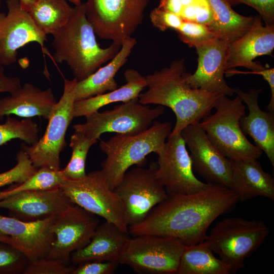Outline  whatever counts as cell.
<instances>
[{
	"mask_svg": "<svg viewBox=\"0 0 274 274\" xmlns=\"http://www.w3.org/2000/svg\"><path fill=\"white\" fill-rule=\"evenodd\" d=\"M37 0H20L22 8L28 12Z\"/></svg>",
	"mask_w": 274,
	"mask_h": 274,
	"instance_id": "46",
	"label": "cell"
},
{
	"mask_svg": "<svg viewBox=\"0 0 274 274\" xmlns=\"http://www.w3.org/2000/svg\"><path fill=\"white\" fill-rule=\"evenodd\" d=\"M17 164L12 168L0 173V188L13 183L20 184L30 177L38 168L21 148L17 154Z\"/></svg>",
	"mask_w": 274,
	"mask_h": 274,
	"instance_id": "34",
	"label": "cell"
},
{
	"mask_svg": "<svg viewBox=\"0 0 274 274\" xmlns=\"http://www.w3.org/2000/svg\"><path fill=\"white\" fill-rule=\"evenodd\" d=\"M212 10L205 0L197 3L194 22L207 26L209 29L214 22Z\"/></svg>",
	"mask_w": 274,
	"mask_h": 274,
	"instance_id": "41",
	"label": "cell"
},
{
	"mask_svg": "<svg viewBox=\"0 0 274 274\" xmlns=\"http://www.w3.org/2000/svg\"><path fill=\"white\" fill-rule=\"evenodd\" d=\"M238 201L229 188L211 184L189 194H167L139 224L128 227L133 236L155 234L175 237L186 246L206 240L207 231L220 216Z\"/></svg>",
	"mask_w": 274,
	"mask_h": 274,
	"instance_id": "1",
	"label": "cell"
},
{
	"mask_svg": "<svg viewBox=\"0 0 274 274\" xmlns=\"http://www.w3.org/2000/svg\"><path fill=\"white\" fill-rule=\"evenodd\" d=\"M52 36L54 60L65 62L78 81L86 79L112 59L121 47L114 42L106 48L99 46L86 18L84 3L73 8L68 21Z\"/></svg>",
	"mask_w": 274,
	"mask_h": 274,
	"instance_id": "3",
	"label": "cell"
},
{
	"mask_svg": "<svg viewBox=\"0 0 274 274\" xmlns=\"http://www.w3.org/2000/svg\"><path fill=\"white\" fill-rule=\"evenodd\" d=\"M214 108L216 112L199 124L222 154L229 159L260 158L262 151L248 140L240 126V119L246 114L241 97L237 95L231 99L221 95Z\"/></svg>",
	"mask_w": 274,
	"mask_h": 274,
	"instance_id": "5",
	"label": "cell"
},
{
	"mask_svg": "<svg viewBox=\"0 0 274 274\" xmlns=\"http://www.w3.org/2000/svg\"><path fill=\"white\" fill-rule=\"evenodd\" d=\"M3 66L0 65V93H12L20 87V80L18 77L6 76Z\"/></svg>",
	"mask_w": 274,
	"mask_h": 274,
	"instance_id": "42",
	"label": "cell"
},
{
	"mask_svg": "<svg viewBox=\"0 0 274 274\" xmlns=\"http://www.w3.org/2000/svg\"><path fill=\"white\" fill-rule=\"evenodd\" d=\"M64 181L60 169L55 170L48 167H40L23 182L0 191V199L20 192L58 188Z\"/></svg>",
	"mask_w": 274,
	"mask_h": 274,
	"instance_id": "31",
	"label": "cell"
},
{
	"mask_svg": "<svg viewBox=\"0 0 274 274\" xmlns=\"http://www.w3.org/2000/svg\"><path fill=\"white\" fill-rule=\"evenodd\" d=\"M230 6L244 4L254 9L266 25H274V0H225Z\"/></svg>",
	"mask_w": 274,
	"mask_h": 274,
	"instance_id": "38",
	"label": "cell"
},
{
	"mask_svg": "<svg viewBox=\"0 0 274 274\" xmlns=\"http://www.w3.org/2000/svg\"><path fill=\"white\" fill-rule=\"evenodd\" d=\"M137 42L129 37L122 42L120 50L109 63L99 67L86 79L78 81L76 101L100 95L118 88L115 79L116 74L125 64Z\"/></svg>",
	"mask_w": 274,
	"mask_h": 274,
	"instance_id": "25",
	"label": "cell"
},
{
	"mask_svg": "<svg viewBox=\"0 0 274 274\" xmlns=\"http://www.w3.org/2000/svg\"><path fill=\"white\" fill-rule=\"evenodd\" d=\"M157 177L167 194H189L206 189L210 184L198 179L180 134L169 135L157 154Z\"/></svg>",
	"mask_w": 274,
	"mask_h": 274,
	"instance_id": "13",
	"label": "cell"
},
{
	"mask_svg": "<svg viewBox=\"0 0 274 274\" xmlns=\"http://www.w3.org/2000/svg\"><path fill=\"white\" fill-rule=\"evenodd\" d=\"M200 0L199 2H200ZM199 2L184 6L180 13V16L183 21H194L196 16L197 4Z\"/></svg>",
	"mask_w": 274,
	"mask_h": 274,
	"instance_id": "44",
	"label": "cell"
},
{
	"mask_svg": "<svg viewBox=\"0 0 274 274\" xmlns=\"http://www.w3.org/2000/svg\"><path fill=\"white\" fill-rule=\"evenodd\" d=\"M39 132L37 124L31 118L19 120L7 116L6 121L0 124V146L14 139L33 145L39 140Z\"/></svg>",
	"mask_w": 274,
	"mask_h": 274,
	"instance_id": "32",
	"label": "cell"
},
{
	"mask_svg": "<svg viewBox=\"0 0 274 274\" xmlns=\"http://www.w3.org/2000/svg\"><path fill=\"white\" fill-rule=\"evenodd\" d=\"M157 167L156 161L147 168L136 166L128 170L113 189L124 205L128 227L142 222L167 196L157 177Z\"/></svg>",
	"mask_w": 274,
	"mask_h": 274,
	"instance_id": "12",
	"label": "cell"
},
{
	"mask_svg": "<svg viewBox=\"0 0 274 274\" xmlns=\"http://www.w3.org/2000/svg\"><path fill=\"white\" fill-rule=\"evenodd\" d=\"M7 14L0 13V65H9L17 60L18 50L36 42L43 46L47 35L36 25L20 0H7Z\"/></svg>",
	"mask_w": 274,
	"mask_h": 274,
	"instance_id": "16",
	"label": "cell"
},
{
	"mask_svg": "<svg viewBox=\"0 0 274 274\" xmlns=\"http://www.w3.org/2000/svg\"><path fill=\"white\" fill-rule=\"evenodd\" d=\"M98 225L96 215L76 204L71 206L54 221L55 239L45 257L68 264L71 254L89 243Z\"/></svg>",
	"mask_w": 274,
	"mask_h": 274,
	"instance_id": "14",
	"label": "cell"
},
{
	"mask_svg": "<svg viewBox=\"0 0 274 274\" xmlns=\"http://www.w3.org/2000/svg\"><path fill=\"white\" fill-rule=\"evenodd\" d=\"M10 94L0 98V120L12 114L25 118L40 116L49 119L57 102L51 88L43 90L28 83Z\"/></svg>",
	"mask_w": 274,
	"mask_h": 274,
	"instance_id": "24",
	"label": "cell"
},
{
	"mask_svg": "<svg viewBox=\"0 0 274 274\" xmlns=\"http://www.w3.org/2000/svg\"><path fill=\"white\" fill-rule=\"evenodd\" d=\"M149 0H86V18L104 40L121 45L143 22Z\"/></svg>",
	"mask_w": 274,
	"mask_h": 274,
	"instance_id": "8",
	"label": "cell"
},
{
	"mask_svg": "<svg viewBox=\"0 0 274 274\" xmlns=\"http://www.w3.org/2000/svg\"><path fill=\"white\" fill-rule=\"evenodd\" d=\"M164 110L163 106L152 108L136 98L116 106L112 110L92 113L85 117V123L75 124L73 128L97 140L107 132L135 134L149 128Z\"/></svg>",
	"mask_w": 274,
	"mask_h": 274,
	"instance_id": "11",
	"label": "cell"
},
{
	"mask_svg": "<svg viewBox=\"0 0 274 274\" xmlns=\"http://www.w3.org/2000/svg\"><path fill=\"white\" fill-rule=\"evenodd\" d=\"M231 181L229 189L238 201L257 196L274 199V180L264 171L257 159H230Z\"/></svg>",
	"mask_w": 274,
	"mask_h": 274,
	"instance_id": "23",
	"label": "cell"
},
{
	"mask_svg": "<svg viewBox=\"0 0 274 274\" xmlns=\"http://www.w3.org/2000/svg\"><path fill=\"white\" fill-rule=\"evenodd\" d=\"M59 187L73 204L128 232L124 205L101 170L77 180H65Z\"/></svg>",
	"mask_w": 274,
	"mask_h": 274,
	"instance_id": "9",
	"label": "cell"
},
{
	"mask_svg": "<svg viewBox=\"0 0 274 274\" xmlns=\"http://www.w3.org/2000/svg\"><path fill=\"white\" fill-rule=\"evenodd\" d=\"M74 268L61 260L43 257L29 261L23 274H72Z\"/></svg>",
	"mask_w": 274,
	"mask_h": 274,
	"instance_id": "36",
	"label": "cell"
},
{
	"mask_svg": "<svg viewBox=\"0 0 274 274\" xmlns=\"http://www.w3.org/2000/svg\"><path fill=\"white\" fill-rule=\"evenodd\" d=\"M77 82L75 78L73 80L64 79L62 95L48 119L44 135L33 145H21L37 168L45 167L55 170L60 169V154L66 145L65 133L74 118Z\"/></svg>",
	"mask_w": 274,
	"mask_h": 274,
	"instance_id": "10",
	"label": "cell"
},
{
	"mask_svg": "<svg viewBox=\"0 0 274 274\" xmlns=\"http://www.w3.org/2000/svg\"><path fill=\"white\" fill-rule=\"evenodd\" d=\"M97 140L89 138L80 131H75L71 136L70 146L72 150L71 158L61 173L65 180H77L86 176L85 163L90 147Z\"/></svg>",
	"mask_w": 274,
	"mask_h": 274,
	"instance_id": "30",
	"label": "cell"
},
{
	"mask_svg": "<svg viewBox=\"0 0 274 274\" xmlns=\"http://www.w3.org/2000/svg\"><path fill=\"white\" fill-rule=\"evenodd\" d=\"M180 134L189 150L193 170L209 183L229 188L231 181L230 159L212 143L199 123L187 126Z\"/></svg>",
	"mask_w": 274,
	"mask_h": 274,
	"instance_id": "15",
	"label": "cell"
},
{
	"mask_svg": "<svg viewBox=\"0 0 274 274\" xmlns=\"http://www.w3.org/2000/svg\"><path fill=\"white\" fill-rule=\"evenodd\" d=\"M176 31L179 38L190 47L216 37L207 26L194 21H183Z\"/></svg>",
	"mask_w": 274,
	"mask_h": 274,
	"instance_id": "35",
	"label": "cell"
},
{
	"mask_svg": "<svg viewBox=\"0 0 274 274\" xmlns=\"http://www.w3.org/2000/svg\"><path fill=\"white\" fill-rule=\"evenodd\" d=\"M208 243L185 246L176 274H229V266L214 255Z\"/></svg>",
	"mask_w": 274,
	"mask_h": 274,
	"instance_id": "28",
	"label": "cell"
},
{
	"mask_svg": "<svg viewBox=\"0 0 274 274\" xmlns=\"http://www.w3.org/2000/svg\"><path fill=\"white\" fill-rule=\"evenodd\" d=\"M181 0H160L158 8L173 13L179 16L183 9Z\"/></svg>",
	"mask_w": 274,
	"mask_h": 274,
	"instance_id": "43",
	"label": "cell"
},
{
	"mask_svg": "<svg viewBox=\"0 0 274 274\" xmlns=\"http://www.w3.org/2000/svg\"><path fill=\"white\" fill-rule=\"evenodd\" d=\"M172 127L168 121H154L149 128L139 133H116L108 140L100 141L99 148L106 155L101 164V171L111 189L118 185L131 166L143 167L148 155L160 151Z\"/></svg>",
	"mask_w": 274,
	"mask_h": 274,
	"instance_id": "4",
	"label": "cell"
},
{
	"mask_svg": "<svg viewBox=\"0 0 274 274\" xmlns=\"http://www.w3.org/2000/svg\"><path fill=\"white\" fill-rule=\"evenodd\" d=\"M0 241L9 244L16 248V244L15 241L10 236L7 235L0 231Z\"/></svg>",
	"mask_w": 274,
	"mask_h": 274,
	"instance_id": "45",
	"label": "cell"
},
{
	"mask_svg": "<svg viewBox=\"0 0 274 274\" xmlns=\"http://www.w3.org/2000/svg\"><path fill=\"white\" fill-rule=\"evenodd\" d=\"M118 261H88L78 264L72 274H112L116 270Z\"/></svg>",
	"mask_w": 274,
	"mask_h": 274,
	"instance_id": "39",
	"label": "cell"
},
{
	"mask_svg": "<svg viewBox=\"0 0 274 274\" xmlns=\"http://www.w3.org/2000/svg\"></svg>",
	"mask_w": 274,
	"mask_h": 274,
	"instance_id": "48",
	"label": "cell"
},
{
	"mask_svg": "<svg viewBox=\"0 0 274 274\" xmlns=\"http://www.w3.org/2000/svg\"><path fill=\"white\" fill-rule=\"evenodd\" d=\"M269 232L262 221L226 218L216 224L205 241L229 266L230 273H235L244 267L246 258L261 246Z\"/></svg>",
	"mask_w": 274,
	"mask_h": 274,
	"instance_id": "6",
	"label": "cell"
},
{
	"mask_svg": "<svg viewBox=\"0 0 274 274\" xmlns=\"http://www.w3.org/2000/svg\"><path fill=\"white\" fill-rule=\"evenodd\" d=\"M205 1L214 15V22L210 29L216 37L230 43L252 27L256 16L247 17L238 14L225 0Z\"/></svg>",
	"mask_w": 274,
	"mask_h": 274,
	"instance_id": "27",
	"label": "cell"
},
{
	"mask_svg": "<svg viewBox=\"0 0 274 274\" xmlns=\"http://www.w3.org/2000/svg\"><path fill=\"white\" fill-rule=\"evenodd\" d=\"M184 58L174 60L168 67L146 76L147 90L139 101L144 105L165 106L175 114V125L169 135L180 134L187 126L199 123L211 114L222 95L193 89L187 83Z\"/></svg>",
	"mask_w": 274,
	"mask_h": 274,
	"instance_id": "2",
	"label": "cell"
},
{
	"mask_svg": "<svg viewBox=\"0 0 274 274\" xmlns=\"http://www.w3.org/2000/svg\"><path fill=\"white\" fill-rule=\"evenodd\" d=\"M73 204L60 187L20 192L0 199V208L27 222L58 216Z\"/></svg>",
	"mask_w": 274,
	"mask_h": 274,
	"instance_id": "18",
	"label": "cell"
},
{
	"mask_svg": "<svg viewBox=\"0 0 274 274\" xmlns=\"http://www.w3.org/2000/svg\"><path fill=\"white\" fill-rule=\"evenodd\" d=\"M57 216L27 222L0 214V231L11 236L30 261L45 257L55 239L52 225Z\"/></svg>",
	"mask_w": 274,
	"mask_h": 274,
	"instance_id": "19",
	"label": "cell"
},
{
	"mask_svg": "<svg viewBox=\"0 0 274 274\" xmlns=\"http://www.w3.org/2000/svg\"><path fill=\"white\" fill-rule=\"evenodd\" d=\"M73 8L65 0H37L28 11L37 27L53 35L68 21Z\"/></svg>",
	"mask_w": 274,
	"mask_h": 274,
	"instance_id": "29",
	"label": "cell"
},
{
	"mask_svg": "<svg viewBox=\"0 0 274 274\" xmlns=\"http://www.w3.org/2000/svg\"><path fill=\"white\" fill-rule=\"evenodd\" d=\"M1 5H2V0H0V8L1 7Z\"/></svg>",
	"mask_w": 274,
	"mask_h": 274,
	"instance_id": "47",
	"label": "cell"
},
{
	"mask_svg": "<svg viewBox=\"0 0 274 274\" xmlns=\"http://www.w3.org/2000/svg\"><path fill=\"white\" fill-rule=\"evenodd\" d=\"M229 76L235 74H252L261 75L263 78L268 83L270 86L271 91V98L267 109L268 111L274 113V68H266L257 71H251L249 72H242L237 71L227 70L225 72Z\"/></svg>",
	"mask_w": 274,
	"mask_h": 274,
	"instance_id": "40",
	"label": "cell"
},
{
	"mask_svg": "<svg viewBox=\"0 0 274 274\" xmlns=\"http://www.w3.org/2000/svg\"><path fill=\"white\" fill-rule=\"evenodd\" d=\"M124 75L126 83L121 87L100 95L76 101L74 107V118L86 117L113 102H124L138 98L139 94L146 88V76L132 68L126 70Z\"/></svg>",
	"mask_w": 274,
	"mask_h": 274,
	"instance_id": "26",
	"label": "cell"
},
{
	"mask_svg": "<svg viewBox=\"0 0 274 274\" xmlns=\"http://www.w3.org/2000/svg\"><path fill=\"white\" fill-rule=\"evenodd\" d=\"M130 238L128 232L105 220L99 224L88 244L74 252L70 260L75 264L98 261H118Z\"/></svg>",
	"mask_w": 274,
	"mask_h": 274,
	"instance_id": "22",
	"label": "cell"
},
{
	"mask_svg": "<svg viewBox=\"0 0 274 274\" xmlns=\"http://www.w3.org/2000/svg\"><path fill=\"white\" fill-rule=\"evenodd\" d=\"M185 246L175 237L139 235L130 237L119 262L139 273L176 274Z\"/></svg>",
	"mask_w": 274,
	"mask_h": 274,
	"instance_id": "7",
	"label": "cell"
},
{
	"mask_svg": "<svg viewBox=\"0 0 274 274\" xmlns=\"http://www.w3.org/2000/svg\"><path fill=\"white\" fill-rule=\"evenodd\" d=\"M29 261L20 250L0 241V274H23Z\"/></svg>",
	"mask_w": 274,
	"mask_h": 274,
	"instance_id": "33",
	"label": "cell"
},
{
	"mask_svg": "<svg viewBox=\"0 0 274 274\" xmlns=\"http://www.w3.org/2000/svg\"><path fill=\"white\" fill-rule=\"evenodd\" d=\"M234 92L240 96L248 107L249 113L240 119V126L243 133L249 135L255 146L264 152L274 166V113L263 111L259 106L258 99L261 91L251 88L247 92L238 87Z\"/></svg>",
	"mask_w": 274,
	"mask_h": 274,
	"instance_id": "21",
	"label": "cell"
},
{
	"mask_svg": "<svg viewBox=\"0 0 274 274\" xmlns=\"http://www.w3.org/2000/svg\"><path fill=\"white\" fill-rule=\"evenodd\" d=\"M150 18L153 25L163 31L169 28L176 30L183 22L180 16L158 7L151 12Z\"/></svg>",
	"mask_w": 274,
	"mask_h": 274,
	"instance_id": "37",
	"label": "cell"
},
{
	"mask_svg": "<svg viewBox=\"0 0 274 274\" xmlns=\"http://www.w3.org/2000/svg\"><path fill=\"white\" fill-rule=\"evenodd\" d=\"M256 15L251 28L245 35L229 43L226 71L243 66L252 71L265 68L253 61L262 55H271L274 49V25L263 26Z\"/></svg>",
	"mask_w": 274,
	"mask_h": 274,
	"instance_id": "20",
	"label": "cell"
},
{
	"mask_svg": "<svg viewBox=\"0 0 274 274\" xmlns=\"http://www.w3.org/2000/svg\"><path fill=\"white\" fill-rule=\"evenodd\" d=\"M229 42L219 38L196 45L198 55L197 69L187 72L185 80L193 89L231 96L234 93L224 79Z\"/></svg>",
	"mask_w": 274,
	"mask_h": 274,
	"instance_id": "17",
	"label": "cell"
}]
</instances>
